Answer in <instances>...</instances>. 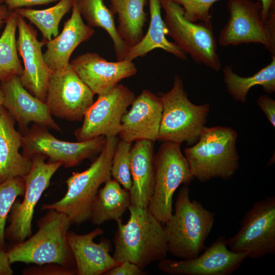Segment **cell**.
Returning <instances> with one entry per match:
<instances>
[{
  "instance_id": "obj_32",
  "label": "cell",
  "mask_w": 275,
  "mask_h": 275,
  "mask_svg": "<svg viewBox=\"0 0 275 275\" xmlns=\"http://www.w3.org/2000/svg\"><path fill=\"white\" fill-rule=\"evenodd\" d=\"M132 143L119 140L111 168V175L123 188L129 190L132 185L130 150Z\"/></svg>"
},
{
  "instance_id": "obj_5",
  "label": "cell",
  "mask_w": 275,
  "mask_h": 275,
  "mask_svg": "<svg viewBox=\"0 0 275 275\" xmlns=\"http://www.w3.org/2000/svg\"><path fill=\"white\" fill-rule=\"evenodd\" d=\"M237 137L231 127H205L195 145L184 151L194 178L201 182L230 179L239 168Z\"/></svg>"
},
{
  "instance_id": "obj_15",
  "label": "cell",
  "mask_w": 275,
  "mask_h": 275,
  "mask_svg": "<svg viewBox=\"0 0 275 275\" xmlns=\"http://www.w3.org/2000/svg\"><path fill=\"white\" fill-rule=\"evenodd\" d=\"M246 258L245 253L231 251L225 236H221L201 255L181 261L165 258L159 261L158 267L173 275H230Z\"/></svg>"
},
{
  "instance_id": "obj_8",
  "label": "cell",
  "mask_w": 275,
  "mask_h": 275,
  "mask_svg": "<svg viewBox=\"0 0 275 275\" xmlns=\"http://www.w3.org/2000/svg\"><path fill=\"white\" fill-rule=\"evenodd\" d=\"M181 144L163 141L154 156L155 180L148 209L162 224L172 216L173 197L179 186L194 179Z\"/></svg>"
},
{
  "instance_id": "obj_19",
  "label": "cell",
  "mask_w": 275,
  "mask_h": 275,
  "mask_svg": "<svg viewBox=\"0 0 275 275\" xmlns=\"http://www.w3.org/2000/svg\"><path fill=\"white\" fill-rule=\"evenodd\" d=\"M131 105L122 117L120 139L129 143L141 140L156 141L162 111L159 96L143 90Z\"/></svg>"
},
{
  "instance_id": "obj_30",
  "label": "cell",
  "mask_w": 275,
  "mask_h": 275,
  "mask_svg": "<svg viewBox=\"0 0 275 275\" xmlns=\"http://www.w3.org/2000/svg\"><path fill=\"white\" fill-rule=\"evenodd\" d=\"M74 1L60 0L54 6L43 10L20 8L15 11L35 25L47 42L59 34L60 21L72 9Z\"/></svg>"
},
{
  "instance_id": "obj_26",
  "label": "cell",
  "mask_w": 275,
  "mask_h": 275,
  "mask_svg": "<svg viewBox=\"0 0 275 275\" xmlns=\"http://www.w3.org/2000/svg\"><path fill=\"white\" fill-rule=\"evenodd\" d=\"M110 9L117 14L118 32L130 49L143 38L147 21L144 7L148 0H109Z\"/></svg>"
},
{
  "instance_id": "obj_38",
  "label": "cell",
  "mask_w": 275,
  "mask_h": 275,
  "mask_svg": "<svg viewBox=\"0 0 275 275\" xmlns=\"http://www.w3.org/2000/svg\"><path fill=\"white\" fill-rule=\"evenodd\" d=\"M8 252L0 250V275H12L13 273Z\"/></svg>"
},
{
  "instance_id": "obj_27",
  "label": "cell",
  "mask_w": 275,
  "mask_h": 275,
  "mask_svg": "<svg viewBox=\"0 0 275 275\" xmlns=\"http://www.w3.org/2000/svg\"><path fill=\"white\" fill-rule=\"evenodd\" d=\"M82 17L91 28H100L111 37L117 61L125 60L130 48L119 35L115 14L103 0H74Z\"/></svg>"
},
{
  "instance_id": "obj_9",
  "label": "cell",
  "mask_w": 275,
  "mask_h": 275,
  "mask_svg": "<svg viewBox=\"0 0 275 275\" xmlns=\"http://www.w3.org/2000/svg\"><path fill=\"white\" fill-rule=\"evenodd\" d=\"M226 6L229 16L219 33V45L260 44L275 56V13L264 21L259 0H228Z\"/></svg>"
},
{
  "instance_id": "obj_34",
  "label": "cell",
  "mask_w": 275,
  "mask_h": 275,
  "mask_svg": "<svg viewBox=\"0 0 275 275\" xmlns=\"http://www.w3.org/2000/svg\"><path fill=\"white\" fill-rule=\"evenodd\" d=\"M40 265V267H34L26 270V274H63L71 275L76 274V270L65 267L59 264H52Z\"/></svg>"
},
{
  "instance_id": "obj_42",
  "label": "cell",
  "mask_w": 275,
  "mask_h": 275,
  "mask_svg": "<svg viewBox=\"0 0 275 275\" xmlns=\"http://www.w3.org/2000/svg\"><path fill=\"white\" fill-rule=\"evenodd\" d=\"M1 249H2V248H1V247L0 246V250H1Z\"/></svg>"
},
{
  "instance_id": "obj_20",
  "label": "cell",
  "mask_w": 275,
  "mask_h": 275,
  "mask_svg": "<svg viewBox=\"0 0 275 275\" xmlns=\"http://www.w3.org/2000/svg\"><path fill=\"white\" fill-rule=\"evenodd\" d=\"M103 233L99 227L82 235L68 232L67 240L77 274H104L119 264L109 254L112 249L109 240L104 238L98 243L94 242L95 237Z\"/></svg>"
},
{
  "instance_id": "obj_2",
  "label": "cell",
  "mask_w": 275,
  "mask_h": 275,
  "mask_svg": "<svg viewBox=\"0 0 275 275\" xmlns=\"http://www.w3.org/2000/svg\"><path fill=\"white\" fill-rule=\"evenodd\" d=\"M37 221L38 229L28 239L14 243L8 251L11 263L37 265L56 264L76 270L67 234L71 225L68 217L54 210H47Z\"/></svg>"
},
{
  "instance_id": "obj_14",
  "label": "cell",
  "mask_w": 275,
  "mask_h": 275,
  "mask_svg": "<svg viewBox=\"0 0 275 275\" xmlns=\"http://www.w3.org/2000/svg\"><path fill=\"white\" fill-rule=\"evenodd\" d=\"M98 96L86 113L81 126L74 131L77 141L119 135L122 117L135 97L130 89L120 84Z\"/></svg>"
},
{
  "instance_id": "obj_3",
  "label": "cell",
  "mask_w": 275,
  "mask_h": 275,
  "mask_svg": "<svg viewBox=\"0 0 275 275\" xmlns=\"http://www.w3.org/2000/svg\"><path fill=\"white\" fill-rule=\"evenodd\" d=\"M119 139L106 137L99 156L88 169L75 172L66 180L67 190L59 201L42 206L65 214L71 224L80 225L90 219L93 203L100 185L111 178L113 157Z\"/></svg>"
},
{
  "instance_id": "obj_12",
  "label": "cell",
  "mask_w": 275,
  "mask_h": 275,
  "mask_svg": "<svg viewBox=\"0 0 275 275\" xmlns=\"http://www.w3.org/2000/svg\"><path fill=\"white\" fill-rule=\"evenodd\" d=\"M106 137L70 142L57 139L44 126L35 124L22 134V154L29 158L38 154L48 158V162H60L66 168L79 164L102 150Z\"/></svg>"
},
{
  "instance_id": "obj_39",
  "label": "cell",
  "mask_w": 275,
  "mask_h": 275,
  "mask_svg": "<svg viewBox=\"0 0 275 275\" xmlns=\"http://www.w3.org/2000/svg\"><path fill=\"white\" fill-rule=\"evenodd\" d=\"M262 7V16L266 21L275 13V0H259Z\"/></svg>"
},
{
  "instance_id": "obj_7",
  "label": "cell",
  "mask_w": 275,
  "mask_h": 275,
  "mask_svg": "<svg viewBox=\"0 0 275 275\" xmlns=\"http://www.w3.org/2000/svg\"><path fill=\"white\" fill-rule=\"evenodd\" d=\"M164 11L166 34L197 64L216 72L222 67L211 22H193L184 17L182 7L173 0H159Z\"/></svg>"
},
{
  "instance_id": "obj_1",
  "label": "cell",
  "mask_w": 275,
  "mask_h": 275,
  "mask_svg": "<svg viewBox=\"0 0 275 275\" xmlns=\"http://www.w3.org/2000/svg\"><path fill=\"white\" fill-rule=\"evenodd\" d=\"M126 224L118 219L113 257L119 263L125 261L144 269L153 262L166 258L168 253L163 224L148 207L131 205Z\"/></svg>"
},
{
  "instance_id": "obj_21",
  "label": "cell",
  "mask_w": 275,
  "mask_h": 275,
  "mask_svg": "<svg viewBox=\"0 0 275 275\" xmlns=\"http://www.w3.org/2000/svg\"><path fill=\"white\" fill-rule=\"evenodd\" d=\"M94 33L93 28L84 22L74 1L71 15L65 22L62 31L46 43V49L43 56L49 68L53 71L69 65L74 49L89 40Z\"/></svg>"
},
{
  "instance_id": "obj_31",
  "label": "cell",
  "mask_w": 275,
  "mask_h": 275,
  "mask_svg": "<svg viewBox=\"0 0 275 275\" xmlns=\"http://www.w3.org/2000/svg\"><path fill=\"white\" fill-rule=\"evenodd\" d=\"M23 177L9 179L0 183V246L4 249L6 221L18 197L23 196L25 190Z\"/></svg>"
},
{
  "instance_id": "obj_35",
  "label": "cell",
  "mask_w": 275,
  "mask_h": 275,
  "mask_svg": "<svg viewBox=\"0 0 275 275\" xmlns=\"http://www.w3.org/2000/svg\"><path fill=\"white\" fill-rule=\"evenodd\" d=\"M146 272L144 269L136 264L125 261L107 271L105 275H144Z\"/></svg>"
},
{
  "instance_id": "obj_28",
  "label": "cell",
  "mask_w": 275,
  "mask_h": 275,
  "mask_svg": "<svg viewBox=\"0 0 275 275\" xmlns=\"http://www.w3.org/2000/svg\"><path fill=\"white\" fill-rule=\"evenodd\" d=\"M223 74L227 92L235 101L245 102L249 91L255 86H260L266 93L272 94L275 92V56H271L268 65L252 76H239L228 65L223 68Z\"/></svg>"
},
{
  "instance_id": "obj_23",
  "label": "cell",
  "mask_w": 275,
  "mask_h": 275,
  "mask_svg": "<svg viewBox=\"0 0 275 275\" xmlns=\"http://www.w3.org/2000/svg\"><path fill=\"white\" fill-rule=\"evenodd\" d=\"M15 121L3 107L0 114V183L14 177H24L32 160L19 152L22 134L14 127Z\"/></svg>"
},
{
  "instance_id": "obj_13",
  "label": "cell",
  "mask_w": 275,
  "mask_h": 275,
  "mask_svg": "<svg viewBox=\"0 0 275 275\" xmlns=\"http://www.w3.org/2000/svg\"><path fill=\"white\" fill-rule=\"evenodd\" d=\"M94 95L69 64L52 72L45 102L52 116L78 122L93 103Z\"/></svg>"
},
{
  "instance_id": "obj_10",
  "label": "cell",
  "mask_w": 275,
  "mask_h": 275,
  "mask_svg": "<svg viewBox=\"0 0 275 275\" xmlns=\"http://www.w3.org/2000/svg\"><path fill=\"white\" fill-rule=\"evenodd\" d=\"M228 247L248 258L259 259L275 253V197L255 202L241 222L240 228L227 239Z\"/></svg>"
},
{
  "instance_id": "obj_25",
  "label": "cell",
  "mask_w": 275,
  "mask_h": 275,
  "mask_svg": "<svg viewBox=\"0 0 275 275\" xmlns=\"http://www.w3.org/2000/svg\"><path fill=\"white\" fill-rule=\"evenodd\" d=\"M99 189L93 203L90 219L94 225L121 219L131 205L129 190L122 188L115 179L110 178Z\"/></svg>"
},
{
  "instance_id": "obj_24",
  "label": "cell",
  "mask_w": 275,
  "mask_h": 275,
  "mask_svg": "<svg viewBox=\"0 0 275 275\" xmlns=\"http://www.w3.org/2000/svg\"><path fill=\"white\" fill-rule=\"evenodd\" d=\"M148 2L150 18L148 30L141 41L129 49L125 60H133L144 57L157 48L161 49L179 59L186 60V54L174 42L166 38V29L161 17L159 0H148Z\"/></svg>"
},
{
  "instance_id": "obj_16",
  "label": "cell",
  "mask_w": 275,
  "mask_h": 275,
  "mask_svg": "<svg viewBox=\"0 0 275 275\" xmlns=\"http://www.w3.org/2000/svg\"><path fill=\"white\" fill-rule=\"evenodd\" d=\"M17 28V48L24 64L23 72L19 76L21 83L31 94L45 101L52 72L46 65L42 52L46 42L38 40L36 31L18 13Z\"/></svg>"
},
{
  "instance_id": "obj_33",
  "label": "cell",
  "mask_w": 275,
  "mask_h": 275,
  "mask_svg": "<svg viewBox=\"0 0 275 275\" xmlns=\"http://www.w3.org/2000/svg\"><path fill=\"white\" fill-rule=\"evenodd\" d=\"M179 4L184 11V17L188 21L197 22H212L210 12L213 5L219 0H173Z\"/></svg>"
},
{
  "instance_id": "obj_6",
  "label": "cell",
  "mask_w": 275,
  "mask_h": 275,
  "mask_svg": "<svg viewBox=\"0 0 275 275\" xmlns=\"http://www.w3.org/2000/svg\"><path fill=\"white\" fill-rule=\"evenodd\" d=\"M162 111L157 140L189 145L196 143L206 127L210 105H196L190 101L182 79L174 77L172 89L158 93Z\"/></svg>"
},
{
  "instance_id": "obj_36",
  "label": "cell",
  "mask_w": 275,
  "mask_h": 275,
  "mask_svg": "<svg viewBox=\"0 0 275 275\" xmlns=\"http://www.w3.org/2000/svg\"><path fill=\"white\" fill-rule=\"evenodd\" d=\"M256 102L274 128L275 101L267 95H262L259 97Z\"/></svg>"
},
{
  "instance_id": "obj_40",
  "label": "cell",
  "mask_w": 275,
  "mask_h": 275,
  "mask_svg": "<svg viewBox=\"0 0 275 275\" xmlns=\"http://www.w3.org/2000/svg\"><path fill=\"white\" fill-rule=\"evenodd\" d=\"M10 13L11 11L8 10L3 0H0V36L2 33L1 30L5 27Z\"/></svg>"
},
{
  "instance_id": "obj_4",
  "label": "cell",
  "mask_w": 275,
  "mask_h": 275,
  "mask_svg": "<svg viewBox=\"0 0 275 275\" xmlns=\"http://www.w3.org/2000/svg\"><path fill=\"white\" fill-rule=\"evenodd\" d=\"M189 189L184 185L175 202V213L164 224L168 252L180 258L198 256L214 222V213L198 201H190Z\"/></svg>"
},
{
  "instance_id": "obj_17",
  "label": "cell",
  "mask_w": 275,
  "mask_h": 275,
  "mask_svg": "<svg viewBox=\"0 0 275 275\" xmlns=\"http://www.w3.org/2000/svg\"><path fill=\"white\" fill-rule=\"evenodd\" d=\"M70 64L82 81L98 95L107 92L138 71L132 60L107 61L96 52L79 55Z\"/></svg>"
},
{
  "instance_id": "obj_37",
  "label": "cell",
  "mask_w": 275,
  "mask_h": 275,
  "mask_svg": "<svg viewBox=\"0 0 275 275\" xmlns=\"http://www.w3.org/2000/svg\"><path fill=\"white\" fill-rule=\"evenodd\" d=\"M60 0H3L10 11L36 5H47Z\"/></svg>"
},
{
  "instance_id": "obj_29",
  "label": "cell",
  "mask_w": 275,
  "mask_h": 275,
  "mask_svg": "<svg viewBox=\"0 0 275 275\" xmlns=\"http://www.w3.org/2000/svg\"><path fill=\"white\" fill-rule=\"evenodd\" d=\"M17 13L11 11L0 36V81L13 75L20 76L23 68L18 57L16 32Z\"/></svg>"
},
{
  "instance_id": "obj_11",
  "label": "cell",
  "mask_w": 275,
  "mask_h": 275,
  "mask_svg": "<svg viewBox=\"0 0 275 275\" xmlns=\"http://www.w3.org/2000/svg\"><path fill=\"white\" fill-rule=\"evenodd\" d=\"M46 158L40 154L32 157V168L23 177L25 186L23 200L22 202L16 200L10 210V224L5 229V238L14 243L22 242L32 235L35 206L54 173L63 166L60 162H46Z\"/></svg>"
},
{
  "instance_id": "obj_18",
  "label": "cell",
  "mask_w": 275,
  "mask_h": 275,
  "mask_svg": "<svg viewBox=\"0 0 275 275\" xmlns=\"http://www.w3.org/2000/svg\"><path fill=\"white\" fill-rule=\"evenodd\" d=\"M1 84L5 97L4 107L17 122L23 134L29 129L31 122L61 130L46 102L28 92L22 85L19 76L13 75Z\"/></svg>"
},
{
  "instance_id": "obj_41",
  "label": "cell",
  "mask_w": 275,
  "mask_h": 275,
  "mask_svg": "<svg viewBox=\"0 0 275 275\" xmlns=\"http://www.w3.org/2000/svg\"><path fill=\"white\" fill-rule=\"evenodd\" d=\"M4 93L2 89L1 84H0V114L1 113L4 103Z\"/></svg>"
},
{
  "instance_id": "obj_22",
  "label": "cell",
  "mask_w": 275,
  "mask_h": 275,
  "mask_svg": "<svg viewBox=\"0 0 275 275\" xmlns=\"http://www.w3.org/2000/svg\"><path fill=\"white\" fill-rule=\"evenodd\" d=\"M153 142L135 141L130 150L132 185L129 190L132 205L147 207L152 197L155 180Z\"/></svg>"
}]
</instances>
